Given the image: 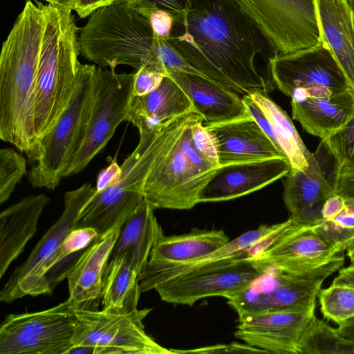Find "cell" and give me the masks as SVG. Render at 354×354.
<instances>
[{
    "mask_svg": "<svg viewBox=\"0 0 354 354\" xmlns=\"http://www.w3.org/2000/svg\"><path fill=\"white\" fill-rule=\"evenodd\" d=\"M167 40L202 75L234 91L268 95L274 87L258 62L270 64L277 52L235 0H188Z\"/></svg>",
    "mask_w": 354,
    "mask_h": 354,
    "instance_id": "cell-1",
    "label": "cell"
},
{
    "mask_svg": "<svg viewBox=\"0 0 354 354\" xmlns=\"http://www.w3.org/2000/svg\"><path fill=\"white\" fill-rule=\"evenodd\" d=\"M27 0L0 55V138L28 157L37 147L35 99L47 4Z\"/></svg>",
    "mask_w": 354,
    "mask_h": 354,
    "instance_id": "cell-2",
    "label": "cell"
},
{
    "mask_svg": "<svg viewBox=\"0 0 354 354\" xmlns=\"http://www.w3.org/2000/svg\"><path fill=\"white\" fill-rule=\"evenodd\" d=\"M80 54L100 67H146L168 75L194 69L130 2L115 1L89 15L79 35Z\"/></svg>",
    "mask_w": 354,
    "mask_h": 354,
    "instance_id": "cell-3",
    "label": "cell"
},
{
    "mask_svg": "<svg viewBox=\"0 0 354 354\" xmlns=\"http://www.w3.org/2000/svg\"><path fill=\"white\" fill-rule=\"evenodd\" d=\"M72 10L47 4L35 99L37 147L68 104L76 86L80 48Z\"/></svg>",
    "mask_w": 354,
    "mask_h": 354,
    "instance_id": "cell-4",
    "label": "cell"
},
{
    "mask_svg": "<svg viewBox=\"0 0 354 354\" xmlns=\"http://www.w3.org/2000/svg\"><path fill=\"white\" fill-rule=\"evenodd\" d=\"M192 113L178 117L159 130L140 133L134 151L121 165L120 178L102 192H96L82 208L76 228H93L99 236L122 227L144 198L142 187L161 153L178 136Z\"/></svg>",
    "mask_w": 354,
    "mask_h": 354,
    "instance_id": "cell-5",
    "label": "cell"
},
{
    "mask_svg": "<svg viewBox=\"0 0 354 354\" xmlns=\"http://www.w3.org/2000/svg\"><path fill=\"white\" fill-rule=\"evenodd\" d=\"M95 68L94 64L81 63L76 86L68 104L28 158L33 162L28 180L34 187L54 189L66 177L84 138Z\"/></svg>",
    "mask_w": 354,
    "mask_h": 354,
    "instance_id": "cell-6",
    "label": "cell"
},
{
    "mask_svg": "<svg viewBox=\"0 0 354 354\" xmlns=\"http://www.w3.org/2000/svg\"><path fill=\"white\" fill-rule=\"evenodd\" d=\"M151 310L76 307L72 346H91L93 354H174L146 333L143 320Z\"/></svg>",
    "mask_w": 354,
    "mask_h": 354,
    "instance_id": "cell-7",
    "label": "cell"
},
{
    "mask_svg": "<svg viewBox=\"0 0 354 354\" xmlns=\"http://www.w3.org/2000/svg\"><path fill=\"white\" fill-rule=\"evenodd\" d=\"M341 254L313 225L293 223L247 259L262 272L274 269L297 277L326 279L343 266Z\"/></svg>",
    "mask_w": 354,
    "mask_h": 354,
    "instance_id": "cell-8",
    "label": "cell"
},
{
    "mask_svg": "<svg viewBox=\"0 0 354 354\" xmlns=\"http://www.w3.org/2000/svg\"><path fill=\"white\" fill-rule=\"evenodd\" d=\"M134 73L96 67L86 129L66 177L81 172L113 137L119 124L127 120Z\"/></svg>",
    "mask_w": 354,
    "mask_h": 354,
    "instance_id": "cell-9",
    "label": "cell"
},
{
    "mask_svg": "<svg viewBox=\"0 0 354 354\" xmlns=\"http://www.w3.org/2000/svg\"><path fill=\"white\" fill-rule=\"evenodd\" d=\"M275 86L288 97L295 92L326 96L351 88L328 45L317 44L292 53H276L270 59Z\"/></svg>",
    "mask_w": 354,
    "mask_h": 354,
    "instance_id": "cell-10",
    "label": "cell"
},
{
    "mask_svg": "<svg viewBox=\"0 0 354 354\" xmlns=\"http://www.w3.org/2000/svg\"><path fill=\"white\" fill-rule=\"evenodd\" d=\"M274 49L286 54L321 40L315 0H235Z\"/></svg>",
    "mask_w": 354,
    "mask_h": 354,
    "instance_id": "cell-11",
    "label": "cell"
},
{
    "mask_svg": "<svg viewBox=\"0 0 354 354\" xmlns=\"http://www.w3.org/2000/svg\"><path fill=\"white\" fill-rule=\"evenodd\" d=\"M183 129L157 158L145 178L143 197L155 209H192L198 203V193L212 176L199 170L184 153Z\"/></svg>",
    "mask_w": 354,
    "mask_h": 354,
    "instance_id": "cell-12",
    "label": "cell"
},
{
    "mask_svg": "<svg viewBox=\"0 0 354 354\" xmlns=\"http://www.w3.org/2000/svg\"><path fill=\"white\" fill-rule=\"evenodd\" d=\"M316 306L317 301L239 313L234 336L268 353L301 354V342L316 317Z\"/></svg>",
    "mask_w": 354,
    "mask_h": 354,
    "instance_id": "cell-13",
    "label": "cell"
},
{
    "mask_svg": "<svg viewBox=\"0 0 354 354\" xmlns=\"http://www.w3.org/2000/svg\"><path fill=\"white\" fill-rule=\"evenodd\" d=\"M263 273L247 258L230 259L160 283L153 290L165 302L193 306L200 299L213 296L232 298L248 288Z\"/></svg>",
    "mask_w": 354,
    "mask_h": 354,
    "instance_id": "cell-14",
    "label": "cell"
},
{
    "mask_svg": "<svg viewBox=\"0 0 354 354\" xmlns=\"http://www.w3.org/2000/svg\"><path fill=\"white\" fill-rule=\"evenodd\" d=\"M95 191V187L86 183L65 193L62 215L44 234L27 259L14 270L0 292L1 301L9 304L28 295L38 296L37 279L41 267L68 234L76 228L79 215Z\"/></svg>",
    "mask_w": 354,
    "mask_h": 354,
    "instance_id": "cell-15",
    "label": "cell"
},
{
    "mask_svg": "<svg viewBox=\"0 0 354 354\" xmlns=\"http://www.w3.org/2000/svg\"><path fill=\"white\" fill-rule=\"evenodd\" d=\"M241 294L227 299L237 314L264 309L303 306L317 301L322 277H302L268 270Z\"/></svg>",
    "mask_w": 354,
    "mask_h": 354,
    "instance_id": "cell-16",
    "label": "cell"
},
{
    "mask_svg": "<svg viewBox=\"0 0 354 354\" xmlns=\"http://www.w3.org/2000/svg\"><path fill=\"white\" fill-rule=\"evenodd\" d=\"M293 223L289 218L281 223L261 225L255 230L244 232L230 240L214 252L189 262L160 266H145L138 277L140 290H152L160 283L203 270L225 260L248 258L258 252Z\"/></svg>",
    "mask_w": 354,
    "mask_h": 354,
    "instance_id": "cell-17",
    "label": "cell"
},
{
    "mask_svg": "<svg viewBox=\"0 0 354 354\" xmlns=\"http://www.w3.org/2000/svg\"><path fill=\"white\" fill-rule=\"evenodd\" d=\"M290 169L286 158L218 166L200 190L198 202H220L243 196L286 176Z\"/></svg>",
    "mask_w": 354,
    "mask_h": 354,
    "instance_id": "cell-18",
    "label": "cell"
},
{
    "mask_svg": "<svg viewBox=\"0 0 354 354\" xmlns=\"http://www.w3.org/2000/svg\"><path fill=\"white\" fill-rule=\"evenodd\" d=\"M285 177L283 198L289 218L306 225L322 222L324 205L334 194L315 155L313 153L306 168L291 169Z\"/></svg>",
    "mask_w": 354,
    "mask_h": 354,
    "instance_id": "cell-19",
    "label": "cell"
},
{
    "mask_svg": "<svg viewBox=\"0 0 354 354\" xmlns=\"http://www.w3.org/2000/svg\"><path fill=\"white\" fill-rule=\"evenodd\" d=\"M204 126L215 143L218 166L272 158H287L252 116Z\"/></svg>",
    "mask_w": 354,
    "mask_h": 354,
    "instance_id": "cell-20",
    "label": "cell"
},
{
    "mask_svg": "<svg viewBox=\"0 0 354 354\" xmlns=\"http://www.w3.org/2000/svg\"><path fill=\"white\" fill-rule=\"evenodd\" d=\"M171 77L183 90L204 125L221 124L250 117L241 98L233 90L204 75L170 71Z\"/></svg>",
    "mask_w": 354,
    "mask_h": 354,
    "instance_id": "cell-21",
    "label": "cell"
},
{
    "mask_svg": "<svg viewBox=\"0 0 354 354\" xmlns=\"http://www.w3.org/2000/svg\"><path fill=\"white\" fill-rule=\"evenodd\" d=\"M121 227L98 236L60 276L68 281V299L80 308L100 299L103 275Z\"/></svg>",
    "mask_w": 354,
    "mask_h": 354,
    "instance_id": "cell-22",
    "label": "cell"
},
{
    "mask_svg": "<svg viewBox=\"0 0 354 354\" xmlns=\"http://www.w3.org/2000/svg\"><path fill=\"white\" fill-rule=\"evenodd\" d=\"M292 118L308 133L324 140L343 128L354 116L352 88L326 96H291Z\"/></svg>",
    "mask_w": 354,
    "mask_h": 354,
    "instance_id": "cell-23",
    "label": "cell"
},
{
    "mask_svg": "<svg viewBox=\"0 0 354 354\" xmlns=\"http://www.w3.org/2000/svg\"><path fill=\"white\" fill-rule=\"evenodd\" d=\"M192 112L195 110L188 96L167 75L156 90L142 96L132 95L127 121L136 126L140 133H149Z\"/></svg>",
    "mask_w": 354,
    "mask_h": 354,
    "instance_id": "cell-24",
    "label": "cell"
},
{
    "mask_svg": "<svg viewBox=\"0 0 354 354\" xmlns=\"http://www.w3.org/2000/svg\"><path fill=\"white\" fill-rule=\"evenodd\" d=\"M50 198L28 195L0 214V278L37 231L39 218Z\"/></svg>",
    "mask_w": 354,
    "mask_h": 354,
    "instance_id": "cell-25",
    "label": "cell"
},
{
    "mask_svg": "<svg viewBox=\"0 0 354 354\" xmlns=\"http://www.w3.org/2000/svg\"><path fill=\"white\" fill-rule=\"evenodd\" d=\"M321 39L354 91V16L346 0H315Z\"/></svg>",
    "mask_w": 354,
    "mask_h": 354,
    "instance_id": "cell-26",
    "label": "cell"
},
{
    "mask_svg": "<svg viewBox=\"0 0 354 354\" xmlns=\"http://www.w3.org/2000/svg\"><path fill=\"white\" fill-rule=\"evenodd\" d=\"M230 241L222 230L193 228L189 232L180 235L163 234L152 248L145 266L189 262L214 252Z\"/></svg>",
    "mask_w": 354,
    "mask_h": 354,
    "instance_id": "cell-27",
    "label": "cell"
},
{
    "mask_svg": "<svg viewBox=\"0 0 354 354\" xmlns=\"http://www.w3.org/2000/svg\"><path fill=\"white\" fill-rule=\"evenodd\" d=\"M76 307L68 298L44 310L10 314L1 324L0 329L20 331L43 339L72 344L77 321Z\"/></svg>",
    "mask_w": 354,
    "mask_h": 354,
    "instance_id": "cell-28",
    "label": "cell"
},
{
    "mask_svg": "<svg viewBox=\"0 0 354 354\" xmlns=\"http://www.w3.org/2000/svg\"><path fill=\"white\" fill-rule=\"evenodd\" d=\"M130 250L111 256L103 275L100 301L102 308L138 309L140 288Z\"/></svg>",
    "mask_w": 354,
    "mask_h": 354,
    "instance_id": "cell-29",
    "label": "cell"
},
{
    "mask_svg": "<svg viewBox=\"0 0 354 354\" xmlns=\"http://www.w3.org/2000/svg\"><path fill=\"white\" fill-rule=\"evenodd\" d=\"M155 209L143 198L122 226L111 253L113 255L130 250L138 274L147 263L152 248L163 235L162 229L154 215Z\"/></svg>",
    "mask_w": 354,
    "mask_h": 354,
    "instance_id": "cell-30",
    "label": "cell"
},
{
    "mask_svg": "<svg viewBox=\"0 0 354 354\" xmlns=\"http://www.w3.org/2000/svg\"><path fill=\"white\" fill-rule=\"evenodd\" d=\"M249 95L270 122L278 144L288 159L291 169L306 168L313 153L306 148L288 113L268 95L253 93Z\"/></svg>",
    "mask_w": 354,
    "mask_h": 354,
    "instance_id": "cell-31",
    "label": "cell"
},
{
    "mask_svg": "<svg viewBox=\"0 0 354 354\" xmlns=\"http://www.w3.org/2000/svg\"><path fill=\"white\" fill-rule=\"evenodd\" d=\"M301 354H354V340L344 337L327 321L315 317L301 346Z\"/></svg>",
    "mask_w": 354,
    "mask_h": 354,
    "instance_id": "cell-32",
    "label": "cell"
},
{
    "mask_svg": "<svg viewBox=\"0 0 354 354\" xmlns=\"http://www.w3.org/2000/svg\"><path fill=\"white\" fill-rule=\"evenodd\" d=\"M98 234L91 227H78L72 230L63 240L57 250L41 267L37 279V295L53 292L48 279L49 271L69 256L84 250L97 237Z\"/></svg>",
    "mask_w": 354,
    "mask_h": 354,
    "instance_id": "cell-33",
    "label": "cell"
},
{
    "mask_svg": "<svg viewBox=\"0 0 354 354\" xmlns=\"http://www.w3.org/2000/svg\"><path fill=\"white\" fill-rule=\"evenodd\" d=\"M72 344L0 329V354H67Z\"/></svg>",
    "mask_w": 354,
    "mask_h": 354,
    "instance_id": "cell-34",
    "label": "cell"
},
{
    "mask_svg": "<svg viewBox=\"0 0 354 354\" xmlns=\"http://www.w3.org/2000/svg\"><path fill=\"white\" fill-rule=\"evenodd\" d=\"M317 299L324 319L339 325L354 317V287L331 284L320 289Z\"/></svg>",
    "mask_w": 354,
    "mask_h": 354,
    "instance_id": "cell-35",
    "label": "cell"
},
{
    "mask_svg": "<svg viewBox=\"0 0 354 354\" xmlns=\"http://www.w3.org/2000/svg\"><path fill=\"white\" fill-rule=\"evenodd\" d=\"M27 161L15 149L0 150V203L8 201L16 185L26 174Z\"/></svg>",
    "mask_w": 354,
    "mask_h": 354,
    "instance_id": "cell-36",
    "label": "cell"
},
{
    "mask_svg": "<svg viewBox=\"0 0 354 354\" xmlns=\"http://www.w3.org/2000/svg\"><path fill=\"white\" fill-rule=\"evenodd\" d=\"M337 166H354V116L338 131L322 140Z\"/></svg>",
    "mask_w": 354,
    "mask_h": 354,
    "instance_id": "cell-37",
    "label": "cell"
},
{
    "mask_svg": "<svg viewBox=\"0 0 354 354\" xmlns=\"http://www.w3.org/2000/svg\"><path fill=\"white\" fill-rule=\"evenodd\" d=\"M192 142L195 149L210 163L218 167L217 151L213 138L198 115L191 125Z\"/></svg>",
    "mask_w": 354,
    "mask_h": 354,
    "instance_id": "cell-38",
    "label": "cell"
},
{
    "mask_svg": "<svg viewBox=\"0 0 354 354\" xmlns=\"http://www.w3.org/2000/svg\"><path fill=\"white\" fill-rule=\"evenodd\" d=\"M167 75L141 67L135 72L132 95L142 96L156 90Z\"/></svg>",
    "mask_w": 354,
    "mask_h": 354,
    "instance_id": "cell-39",
    "label": "cell"
},
{
    "mask_svg": "<svg viewBox=\"0 0 354 354\" xmlns=\"http://www.w3.org/2000/svg\"><path fill=\"white\" fill-rule=\"evenodd\" d=\"M174 353H268L266 351L245 342H232L229 344H216L188 350H174Z\"/></svg>",
    "mask_w": 354,
    "mask_h": 354,
    "instance_id": "cell-40",
    "label": "cell"
},
{
    "mask_svg": "<svg viewBox=\"0 0 354 354\" xmlns=\"http://www.w3.org/2000/svg\"><path fill=\"white\" fill-rule=\"evenodd\" d=\"M333 188L335 195L354 198V166L335 165Z\"/></svg>",
    "mask_w": 354,
    "mask_h": 354,
    "instance_id": "cell-41",
    "label": "cell"
},
{
    "mask_svg": "<svg viewBox=\"0 0 354 354\" xmlns=\"http://www.w3.org/2000/svg\"><path fill=\"white\" fill-rule=\"evenodd\" d=\"M138 11L149 19L153 31L157 36L168 39L174 21L172 14L159 9Z\"/></svg>",
    "mask_w": 354,
    "mask_h": 354,
    "instance_id": "cell-42",
    "label": "cell"
},
{
    "mask_svg": "<svg viewBox=\"0 0 354 354\" xmlns=\"http://www.w3.org/2000/svg\"><path fill=\"white\" fill-rule=\"evenodd\" d=\"M187 2L188 0H132L130 3L138 10L159 9L175 17L185 11Z\"/></svg>",
    "mask_w": 354,
    "mask_h": 354,
    "instance_id": "cell-43",
    "label": "cell"
},
{
    "mask_svg": "<svg viewBox=\"0 0 354 354\" xmlns=\"http://www.w3.org/2000/svg\"><path fill=\"white\" fill-rule=\"evenodd\" d=\"M242 99L250 115L258 123L262 130L276 146V147L286 156L278 144L274 129L270 122L266 117L263 111L261 110V109L259 107V106L253 101L249 95H244Z\"/></svg>",
    "mask_w": 354,
    "mask_h": 354,
    "instance_id": "cell-44",
    "label": "cell"
},
{
    "mask_svg": "<svg viewBox=\"0 0 354 354\" xmlns=\"http://www.w3.org/2000/svg\"><path fill=\"white\" fill-rule=\"evenodd\" d=\"M122 168L115 160L102 169L98 174L95 187L96 192H102L115 184L120 178Z\"/></svg>",
    "mask_w": 354,
    "mask_h": 354,
    "instance_id": "cell-45",
    "label": "cell"
},
{
    "mask_svg": "<svg viewBox=\"0 0 354 354\" xmlns=\"http://www.w3.org/2000/svg\"><path fill=\"white\" fill-rule=\"evenodd\" d=\"M345 207L344 199L333 194L324 204L322 209L324 220H330L339 214Z\"/></svg>",
    "mask_w": 354,
    "mask_h": 354,
    "instance_id": "cell-46",
    "label": "cell"
},
{
    "mask_svg": "<svg viewBox=\"0 0 354 354\" xmlns=\"http://www.w3.org/2000/svg\"><path fill=\"white\" fill-rule=\"evenodd\" d=\"M77 6L75 11L80 18L88 17L97 9L109 5L110 0H76Z\"/></svg>",
    "mask_w": 354,
    "mask_h": 354,
    "instance_id": "cell-47",
    "label": "cell"
},
{
    "mask_svg": "<svg viewBox=\"0 0 354 354\" xmlns=\"http://www.w3.org/2000/svg\"><path fill=\"white\" fill-rule=\"evenodd\" d=\"M332 283L354 287V265L351 264L339 269L337 276L333 279Z\"/></svg>",
    "mask_w": 354,
    "mask_h": 354,
    "instance_id": "cell-48",
    "label": "cell"
},
{
    "mask_svg": "<svg viewBox=\"0 0 354 354\" xmlns=\"http://www.w3.org/2000/svg\"><path fill=\"white\" fill-rule=\"evenodd\" d=\"M48 3L58 7L71 8L75 10L77 6L76 0H44Z\"/></svg>",
    "mask_w": 354,
    "mask_h": 354,
    "instance_id": "cell-49",
    "label": "cell"
},
{
    "mask_svg": "<svg viewBox=\"0 0 354 354\" xmlns=\"http://www.w3.org/2000/svg\"><path fill=\"white\" fill-rule=\"evenodd\" d=\"M344 252L349 258L351 264L354 265V240L347 246Z\"/></svg>",
    "mask_w": 354,
    "mask_h": 354,
    "instance_id": "cell-50",
    "label": "cell"
},
{
    "mask_svg": "<svg viewBox=\"0 0 354 354\" xmlns=\"http://www.w3.org/2000/svg\"><path fill=\"white\" fill-rule=\"evenodd\" d=\"M345 209L354 215V198H344Z\"/></svg>",
    "mask_w": 354,
    "mask_h": 354,
    "instance_id": "cell-51",
    "label": "cell"
},
{
    "mask_svg": "<svg viewBox=\"0 0 354 354\" xmlns=\"http://www.w3.org/2000/svg\"><path fill=\"white\" fill-rule=\"evenodd\" d=\"M354 16V0H346Z\"/></svg>",
    "mask_w": 354,
    "mask_h": 354,
    "instance_id": "cell-52",
    "label": "cell"
},
{
    "mask_svg": "<svg viewBox=\"0 0 354 354\" xmlns=\"http://www.w3.org/2000/svg\"><path fill=\"white\" fill-rule=\"evenodd\" d=\"M132 0H110V1L112 3V2H115V1H127V2H131Z\"/></svg>",
    "mask_w": 354,
    "mask_h": 354,
    "instance_id": "cell-53",
    "label": "cell"
}]
</instances>
